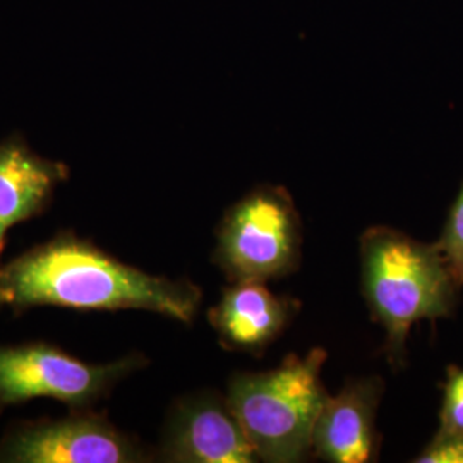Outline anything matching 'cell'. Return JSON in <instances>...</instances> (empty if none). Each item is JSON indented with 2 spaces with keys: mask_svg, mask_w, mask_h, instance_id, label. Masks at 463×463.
I'll list each match as a JSON object with an SVG mask.
<instances>
[{
  "mask_svg": "<svg viewBox=\"0 0 463 463\" xmlns=\"http://www.w3.org/2000/svg\"><path fill=\"white\" fill-rule=\"evenodd\" d=\"M0 300L16 307L143 309L191 323L201 290L191 281L120 263L78 239L59 237L0 269Z\"/></svg>",
  "mask_w": 463,
  "mask_h": 463,
  "instance_id": "1",
  "label": "cell"
},
{
  "mask_svg": "<svg viewBox=\"0 0 463 463\" xmlns=\"http://www.w3.org/2000/svg\"><path fill=\"white\" fill-rule=\"evenodd\" d=\"M359 249L367 307L386 331L390 363L400 365L412 325L451 316L460 285L438 244L419 242L403 232L371 227L361 235Z\"/></svg>",
  "mask_w": 463,
  "mask_h": 463,
  "instance_id": "2",
  "label": "cell"
},
{
  "mask_svg": "<svg viewBox=\"0 0 463 463\" xmlns=\"http://www.w3.org/2000/svg\"><path fill=\"white\" fill-rule=\"evenodd\" d=\"M326 352L290 354L279 367L239 373L229 383L227 403L254 448L258 460L304 462L313 451V432L330 397L321 380Z\"/></svg>",
  "mask_w": 463,
  "mask_h": 463,
  "instance_id": "3",
  "label": "cell"
},
{
  "mask_svg": "<svg viewBox=\"0 0 463 463\" xmlns=\"http://www.w3.org/2000/svg\"><path fill=\"white\" fill-rule=\"evenodd\" d=\"M300 246V218L288 191L258 185L223 216L215 261L231 281L266 283L298 269Z\"/></svg>",
  "mask_w": 463,
  "mask_h": 463,
  "instance_id": "4",
  "label": "cell"
},
{
  "mask_svg": "<svg viewBox=\"0 0 463 463\" xmlns=\"http://www.w3.org/2000/svg\"><path fill=\"white\" fill-rule=\"evenodd\" d=\"M139 359L88 364L49 345L0 347V409L33 398L83 407L134 371Z\"/></svg>",
  "mask_w": 463,
  "mask_h": 463,
  "instance_id": "5",
  "label": "cell"
},
{
  "mask_svg": "<svg viewBox=\"0 0 463 463\" xmlns=\"http://www.w3.org/2000/svg\"><path fill=\"white\" fill-rule=\"evenodd\" d=\"M143 451L99 417H71L16 430L0 447V462L133 463Z\"/></svg>",
  "mask_w": 463,
  "mask_h": 463,
  "instance_id": "6",
  "label": "cell"
},
{
  "mask_svg": "<svg viewBox=\"0 0 463 463\" xmlns=\"http://www.w3.org/2000/svg\"><path fill=\"white\" fill-rule=\"evenodd\" d=\"M165 458L179 463H252L258 455L227 400L213 393L183 402L166 430Z\"/></svg>",
  "mask_w": 463,
  "mask_h": 463,
  "instance_id": "7",
  "label": "cell"
},
{
  "mask_svg": "<svg viewBox=\"0 0 463 463\" xmlns=\"http://www.w3.org/2000/svg\"><path fill=\"white\" fill-rule=\"evenodd\" d=\"M384 393L378 376L348 381L326 398L313 432V451L331 463H364L376 458V414Z\"/></svg>",
  "mask_w": 463,
  "mask_h": 463,
  "instance_id": "8",
  "label": "cell"
},
{
  "mask_svg": "<svg viewBox=\"0 0 463 463\" xmlns=\"http://www.w3.org/2000/svg\"><path fill=\"white\" fill-rule=\"evenodd\" d=\"M298 306L294 298L275 296L265 281H232L210 321L223 347L260 355L290 325Z\"/></svg>",
  "mask_w": 463,
  "mask_h": 463,
  "instance_id": "9",
  "label": "cell"
},
{
  "mask_svg": "<svg viewBox=\"0 0 463 463\" xmlns=\"http://www.w3.org/2000/svg\"><path fill=\"white\" fill-rule=\"evenodd\" d=\"M64 179L66 166L34 155L19 141L2 143L0 222L11 227L36 215Z\"/></svg>",
  "mask_w": 463,
  "mask_h": 463,
  "instance_id": "10",
  "label": "cell"
},
{
  "mask_svg": "<svg viewBox=\"0 0 463 463\" xmlns=\"http://www.w3.org/2000/svg\"><path fill=\"white\" fill-rule=\"evenodd\" d=\"M438 248L447 260L453 279L462 287L463 285V184L458 191V196L453 201L447 223L438 242Z\"/></svg>",
  "mask_w": 463,
  "mask_h": 463,
  "instance_id": "11",
  "label": "cell"
},
{
  "mask_svg": "<svg viewBox=\"0 0 463 463\" xmlns=\"http://www.w3.org/2000/svg\"><path fill=\"white\" fill-rule=\"evenodd\" d=\"M441 434H457L463 432V369L449 367L448 369L443 407L439 414Z\"/></svg>",
  "mask_w": 463,
  "mask_h": 463,
  "instance_id": "12",
  "label": "cell"
},
{
  "mask_svg": "<svg viewBox=\"0 0 463 463\" xmlns=\"http://www.w3.org/2000/svg\"><path fill=\"white\" fill-rule=\"evenodd\" d=\"M417 463H463V432H438L424 451L415 458Z\"/></svg>",
  "mask_w": 463,
  "mask_h": 463,
  "instance_id": "13",
  "label": "cell"
},
{
  "mask_svg": "<svg viewBox=\"0 0 463 463\" xmlns=\"http://www.w3.org/2000/svg\"><path fill=\"white\" fill-rule=\"evenodd\" d=\"M5 229H7V225H4V223L0 222V250H2V246H4V235H5Z\"/></svg>",
  "mask_w": 463,
  "mask_h": 463,
  "instance_id": "14",
  "label": "cell"
},
{
  "mask_svg": "<svg viewBox=\"0 0 463 463\" xmlns=\"http://www.w3.org/2000/svg\"><path fill=\"white\" fill-rule=\"evenodd\" d=\"M0 304H2V300H0Z\"/></svg>",
  "mask_w": 463,
  "mask_h": 463,
  "instance_id": "15",
  "label": "cell"
}]
</instances>
